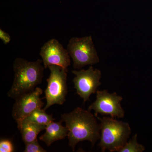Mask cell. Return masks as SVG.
Wrapping results in <instances>:
<instances>
[{"mask_svg": "<svg viewBox=\"0 0 152 152\" xmlns=\"http://www.w3.org/2000/svg\"><path fill=\"white\" fill-rule=\"evenodd\" d=\"M62 121H53L46 126L45 132L40 137L39 139L44 142L48 147L53 143L67 137L68 130L66 127L62 125Z\"/></svg>", "mask_w": 152, "mask_h": 152, "instance_id": "30bf717a", "label": "cell"}, {"mask_svg": "<svg viewBox=\"0 0 152 152\" xmlns=\"http://www.w3.org/2000/svg\"><path fill=\"white\" fill-rule=\"evenodd\" d=\"M123 99L122 97L117 93H110L107 90L97 91L96 100L91 104L88 110L94 111L96 117L100 114L109 115L113 118H124L125 111L121 104Z\"/></svg>", "mask_w": 152, "mask_h": 152, "instance_id": "8992f818", "label": "cell"}, {"mask_svg": "<svg viewBox=\"0 0 152 152\" xmlns=\"http://www.w3.org/2000/svg\"><path fill=\"white\" fill-rule=\"evenodd\" d=\"M67 50L73 60L75 69H81L99 62L91 36L71 38Z\"/></svg>", "mask_w": 152, "mask_h": 152, "instance_id": "5b68a950", "label": "cell"}, {"mask_svg": "<svg viewBox=\"0 0 152 152\" xmlns=\"http://www.w3.org/2000/svg\"><path fill=\"white\" fill-rule=\"evenodd\" d=\"M137 136V134H135L118 152H142L145 151V147L138 142Z\"/></svg>", "mask_w": 152, "mask_h": 152, "instance_id": "4fadbf2b", "label": "cell"}, {"mask_svg": "<svg viewBox=\"0 0 152 152\" xmlns=\"http://www.w3.org/2000/svg\"><path fill=\"white\" fill-rule=\"evenodd\" d=\"M26 145L24 152H46V150L44 149L39 143L37 139L34 141L28 143Z\"/></svg>", "mask_w": 152, "mask_h": 152, "instance_id": "5bb4252c", "label": "cell"}, {"mask_svg": "<svg viewBox=\"0 0 152 152\" xmlns=\"http://www.w3.org/2000/svg\"><path fill=\"white\" fill-rule=\"evenodd\" d=\"M98 119L100 121V141L99 147L102 152L108 150L118 152L127 142L132 130L129 124L113 118L104 117Z\"/></svg>", "mask_w": 152, "mask_h": 152, "instance_id": "3957f363", "label": "cell"}, {"mask_svg": "<svg viewBox=\"0 0 152 152\" xmlns=\"http://www.w3.org/2000/svg\"><path fill=\"white\" fill-rule=\"evenodd\" d=\"M39 54L45 69L51 65H57L67 70L70 65V56L68 50L56 39H51L44 44Z\"/></svg>", "mask_w": 152, "mask_h": 152, "instance_id": "9c48e42d", "label": "cell"}, {"mask_svg": "<svg viewBox=\"0 0 152 152\" xmlns=\"http://www.w3.org/2000/svg\"><path fill=\"white\" fill-rule=\"evenodd\" d=\"M61 117L67 128L69 145L73 151L80 142L88 141L93 147L100 140V125L91 111L78 107Z\"/></svg>", "mask_w": 152, "mask_h": 152, "instance_id": "6da1fadb", "label": "cell"}, {"mask_svg": "<svg viewBox=\"0 0 152 152\" xmlns=\"http://www.w3.org/2000/svg\"><path fill=\"white\" fill-rule=\"evenodd\" d=\"M14 147L12 141L7 139H2L0 141V152H13Z\"/></svg>", "mask_w": 152, "mask_h": 152, "instance_id": "9a60e30c", "label": "cell"}, {"mask_svg": "<svg viewBox=\"0 0 152 152\" xmlns=\"http://www.w3.org/2000/svg\"><path fill=\"white\" fill-rule=\"evenodd\" d=\"M46 126L38 124L24 120L18 128L21 134L22 138L25 144L37 140V137L41 131L45 129Z\"/></svg>", "mask_w": 152, "mask_h": 152, "instance_id": "8fae6325", "label": "cell"}, {"mask_svg": "<svg viewBox=\"0 0 152 152\" xmlns=\"http://www.w3.org/2000/svg\"><path fill=\"white\" fill-rule=\"evenodd\" d=\"M42 94V89L37 87L32 91L16 99L12 110V116L16 121L18 127L33 111L43 107L45 103L40 98Z\"/></svg>", "mask_w": 152, "mask_h": 152, "instance_id": "ba28073f", "label": "cell"}, {"mask_svg": "<svg viewBox=\"0 0 152 152\" xmlns=\"http://www.w3.org/2000/svg\"><path fill=\"white\" fill-rule=\"evenodd\" d=\"M0 39L5 45H7L10 42L11 37L9 34L0 29Z\"/></svg>", "mask_w": 152, "mask_h": 152, "instance_id": "2e32d148", "label": "cell"}, {"mask_svg": "<svg viewBox=\"0 0 152 152\" xmlns=\"http://www.w3.org/2000/svg\"><path fill=\"white\" fill-rule=\"evenodd\" d=\"M72 73L75 76L73 80L74 87L85 103L89 100L91 95L96 93L98 88L101 86L102 73L92 66L88 69L73 70Z\"/></svg>", "mask_w": 152, "mask_h": 152, "instance_id": "52a82bcc", "label": "cell"}, {"mask_svg": "<svg viewBox=\"0 0 152 152\" xmlns=\"http://www.w3.org/2000/svg\"><path fill=\"white\" fill-rule=\"evenodd\" d=\"M42 61L38 59L29 61L22 58H16L13 63L14 80L8 92L9 97L14 99L31 92L40 84L44 76L45 68Z\"/></svg>", "mask_w": 152, "mask_h": 152, "instance_id": "7a4b0ae2", "label": "cell"}, {"mask_svg": "<svg viewBox=\"0 0 152 152\" xmlns=\"http://www.w3.org/2000/svg\"><path fill=\"white\" fill-rule=\"evenodd\" d=\"M24 120L38 124L46 126L53 121L55 119L53 118V115L47 114L44 109H38L33 111Z\"/></svg>", "mask_w": 152, "mask_h": 152, "instance_id": "7c38bea8", "label": "cell"}, {"mask_svg": "<svg viewBox=\"0 0 152 152\" xmlns=\"http://www.w3.org/2000/svg\"><path fill=\"white\" fill-rule=\"evenodd\" d=\"M48 68L50 73L47 80L48 85L45 91L47 101L44 108L45 110L53 105L63 104L68 94L67 70L57 65H51Z\"/></svg>", "mask_w": 152, "mask_h": 152, "instance_id": "277c9868", "label": "cell"}]
</instances>
